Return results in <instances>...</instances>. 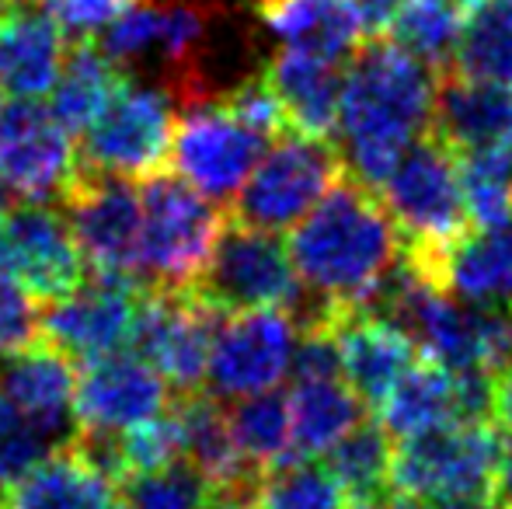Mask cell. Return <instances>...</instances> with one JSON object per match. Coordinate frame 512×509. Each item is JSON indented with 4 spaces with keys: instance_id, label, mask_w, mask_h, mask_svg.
I'll list each match as a JSON object with an SVG mask.
<instances>
[{
    "instance_id": "cell-36",
    "label": "cell",
    "mask_w": 512,
    "mask_h": 509,
    "mask_svg": "<svg viewBox=\"0 0 512 509\" xmlns=\"http://www.w3.org/2000/svg\"><path fill=\"white\" fill-rule=\"evenodd\" d=\"M122 447H126L129 478L133 475H154L171 464L185 461V440H182V422H178L175 405H168L161 415L140 422V426L122 433Z\"/></svg>"
},
{
    "instance_id": "cell-34",
    "label": "cell",
    "mask_w": 512,
    "mask_h": 509,
    "mask_svg": "<svg viewBox=\"0 0 512 509\" xmlns=\"http://www.w3.org/2000/svg\"><path fill=\"white\" fill-rule=\"evenodd\" d=\"M471 227H495L512 217V168L506 147H485L457 154Z\"/></svg>"
},
{
    "instance_id": "cell-48",
    "label": "cell",
    "mask_w": 512,
    "mask_h": 509,
    "mask_svg": "<svg viewBox=\"0 0 512 509\" xmlns=\"http://www.w3.org/2000/svg\"><path fill=\"white\" fill-rule=\"evenodd\" d=\"M502 147H506V157H509V168H512V133L506 136V143H502Z\"/></svg>"
},
{
    "instance_id": "cell-19",
    "label": "cell",
    "mask_w": 512,
    "mask_h": 509,
    "mask_svg": "<svg viewBox=\"0 0 512 509\" xmlns=\"http://www.w3.org/2000/svg\"><path fill=\"white\" fill-rule=\"evenodd\" d=\"M262 77L276 91L293 133L317 136V140H335L338 112H342V88H345L342 63L286 46L265 63Z\"/></svg>"
},
{
    "instance_id": "cell-31",
    "label": "cell",
    "mask_w": 512,
    "mask_h": 509,
    "mask_svg": "<svg viewBox=\"0 0 512 509\" xmlns=\"http://www.w3.org/2000/svg\"><path fill=\"white\" fill-rule=\"evenodd\" d=\"M464 11V0H405L387 39L398 42L405 53H411L439 77L453 67Z\"/></svg>"
},
{
    "instance_id": "cell-4",
    "label": "cell",
    "mask_w": 512,
    "mask_h": 509,
    "mask_svg": "<svg viewBox=\"0 0 512 509\" xmlns=\"http://www.w3.org/2000/svg\"><path fill=\"white\" fill-rule=\"evenodd\" d=\"M140 286H192L203 276L227 217L175 171L143 178Z\"/></svg>"
},
{
    "instance_id": "cell-20",
    "label": "cell",
    "mask_w": 512,
    "mask_h": 509,
    "mask_svg": "<svg viewBox=\"0 0 512 509\" xmlns=\"http://www.w3.org/2000/svg\"><path fill=\"white\" fill-rule=\"evenodd\" d=\"M429 129L453 154L502 147L512 133V84L474 81L446 70L436 77Z\"/></svg>"
},
{
    "instance_id": "cell-3",
    "label": "cell",
    "mask_w": 512,
    "mask_h": 509,
    "mask_svg": "<svg viewBox=\"0 0 512 509\" xmlns=\"http://www.w3.org/2000/svg\"><path fill=\"white\" fill-rule=\"evenodd\" d=\"M380 199L398 224L401 252L425 279L439 258L471 231L460 189V161L432 129L405 150L380 189Z\"/></svg>"
},
{
    "instance_id": "cell-40",
    "label": "cell",
    "mask_w": 512,
    "mask_h": 509,
    "mask_svg": "<svg viewBox=\"0 0 512 509\" xmlns=\"http://www.w3.org/2000/svg\"><path fill=\"white\" fill-rule=\"evenodd\" d=\"M35 4L63 28L70 42H84L102 35L126 11L129 0H35Z\"/></svg>"
},
{
    "instance_id": "cell-29",
    "label": "cell",
    "mask_w": 512,
    "mask_h": 509,
    "mask_svg": "<svg viewBox=\"0 0 512 509\" xmlns=\"http://www.w3.org/2000/svg\"><path fill=\"white\" fill-rule=\"evenodd\" d=\"M293 457H321L363 422V401L342 377L293 381Z\"/></svg>"
},
{
    "instance_id": "cell-47",
    "label": "cell",
    "mask_w": 512,
    "mask_h": 509,
    "mask_svg": "<svg viewBox=\"0 0 512 509\" xmlns=\"http://www.w3.org/2000/svg\"><path fill=\"white\" fill-rule=\"evenodd\" d=\"M439 509H502L488 499H453V503H439Z\"/></svg>"
},
{
    "instance_id": "cell-53",
    "label": "cell",
    "mask_w": 512,
    "mask_h": 509,
    "mask_svg": "<svg viewBox=\"0 0 512 509\" xmlns=\"http://www.w3.org/2000/svg\"><path fill=\"white\" fill-rule=\"evenodd\" d=\"M464 4H471V0H464Z\"/></svg>"
},
{
    "instance_id": "cell-11",
    "label": "cell",
    "mask_w": 512,
    "mask_h": 509,
    "mask_svg": "<svg viewBox=\"0 0 512 509\" xmlns=\"http://www.w3.org/2000/svg\"><path fill=\"white\" fill-rule=\"evenodd\" d=\"M91 276L140 283L143 199L129 178L84 171L60 199Z\"/></svg>"
},
{
    "instance_id": "cell-35",
    "label": "cell",
    "mask_w": 512,
    "mask_h": 509,
    "mask_svg": "<svg viewBox=\"0 0 512 509\" xmlns=\"http://www.w3.org/2000/svg\"><path fill=\"white\" fill-rule=\"evenodd\" d=\"M126 509H206L209 482L189 461H178L154 475H133L119 485Z\"/></svg>"
},
{
    "instance_id": "cell-5",
    "label": "cell",
    "mask_w": 512,
    "mask_h": 509,
    "mask_svg": "<svg viewBox=\"0 0 512 509\" xmlns=\"http://www.w3.org/2000/svg\"><path fill=\"white\" fill-rule=\"evenodd\" d=\"M342 178L345 161L335 140L283 133L269 143L251 178L234 196L230 217L258 231L279 234L300 224Z\"/></svg>"
},
{
    "instance_id": "cell-28",
    "label": "cell",
    "mask_w": 512,
    "mask_h": 509,
    "mask_svg": "<svg viewBox=\"0 0 512 509\" xmlns=\"http://www.w3.org/2000/svg\"><path fill=\"white\" fill-rule=\"evenodd\" d=\"M349 509H377L394 489V443L380 422H359L324 454Z\"/></svg>"
},
{
    "instance_id": "cell-49",
    "label": "cell",
    "mask_w": 512,
    "mask_h": 509,
    "mask_svg": "<svg viewBox=\"0 0 512 509\" xmlns=\"http://www.w3.org/2000/svg\"><path fill=\"white\" fill-rule=\"evenodd\" d=\"M4 213H7L4 210V192H0V220H4Z\"/></svg>"
},
{
    "instance_id": "cell-7",
    "label": "cell",
    "mask_w": 512,
    "mask_h": 509,
    "mask_svg": "<svg viewBox=\"0 0 512 509\" xmlns=\"http://www.w3.org/2000/svg\"><path fill=\"white\" fill-rule=\"evenodd\" d=\"M178 126V98L168 84L126 77L119 95L84 133L81 168L115 178H150L168 168Z\"/></svg>"
},
{
    "instance_id": "cell-26",
    "label": "cell",
    "mask_w": 512,
    "mask_h": 509,
    "mask_svg": "<svg viewBox=\"0 0 512 509\" xmlns=\"http://www.w3.org/2000/svg\"><path fill=\"white\" fill-rule=\"evenodd\" d=\"M122 81H126V70L98 42H70L60 81L49 91V98H53L49 112L60 119L67 133H88L112 105V98L119 95Z\"/></svg>"
},
{
    "instance_id": "cell-51",
    "label": "cell",
    "mask_w": 512,
    "mask_h": 509,
    "mask_svg": "<svg viewBox=\"0 0 512 509\" xmlns=\"http://www.w3.org/2000/svg\"><path fill=\"white\" fill-rule=\"evenodd\" d=\"M0 91H4V84H0ZM0 109H4V105H0Z\"/></svg>"
},
{
    "instance_id": "cell-41",
    "label": "cell",
    "mask_w": 512,
    "mask_h": 509,
    "mask_svg": "<svg viewBox=\"0 0 512 509\" xmlns=\"http://www.w3.org/2000/svg\"><path fill=\"white\" fill-rule=\"evenodd\" d=\"M401 4H405V0H356V11H359V21H363L366 39H380V35L391 32Z\"/></svg>"
},
{
    "instance_id": "cell-9",
    "label": "cell",
    "mask_w": 512,
    "mask_h": 509,
    "mask_svg": "<svg viewBox=\"0 0 512 509\" xmlns=\"http://www.w3.org/2000/svg\"><path fill=\"white\" fill-rule=\"evenodd\" d=\"M223 314L258 311V307H293L304 297L290 245L272 231H258L227 213L216 248L209 255L203 276L192 283Z\"/></svg>"
},
{
    "instance_id": "cell-2",
    "label": "cell",
    "mask_w": 512,
    "mask_h": 509,
    "mask_svg": "<svg viewBox=\"0 0 512 509\" xmlns=\"http://www.w3.org/2000/svg\"><path fill=\"white\" fill-rule=\"evenodd\" d=\"M290 255L304 293L321 300L338 321L359 314L401 255V234L380 192L345 175L300 220Z\"/></svg>"
},
{
    "instance_id": "cell-50",
    "label": "cell",
    "mask_w": 512,
    "mask_h": 509,
    "mask_svg": "<svg viewBox=\"0 0 512 509\" xmlns=\"http://www.w3.org/2000/svg\"><path fill=\"white\" fill-rule=\"evenodd\" d=\"M11 4H21V0H0V7H11Z\"/></svg>"
},
{
    "instance_id": "cell-44",
    "label": "cell",
    "mask_w": 512,
    "mask_h": 509,
    "mask_svg": "<svg viewBox=\"0 0 512 509\" xmlns=\"http://www.w3.org/2000/svg\"><path fill=\"white\" fill-rule=\"evenodd\" d=\"M206 509H251V496H237V492H213V489H209Z\"/></svg>"
},
{
    "instance_id": "cell-18",
    "label": "cell",
    "mask_w": 512,
    "mask_h": 509,
    "mask_svg": "<svg viewBox=\"0 0 512 509\" xmlns=\"http://www.w3.org/2000/svg\"><path fill=\"white\" fill-rule=\"evenodd\" d=\"M70 39L39 4L0 7V84L11 98L39 102L60 81Z\"/></svg>"
},
{
    "instance_id": "cell-42",
    "label": "cell",
    "mask_w": 512,
    "mask_h": 509,
    "mask_svg": "<svg viewBox=\"0 0 512 509\" xmlns=\"http://www.w3.org/2000/svg\"><path fill=\"white\" fill-rule=\"evenodd\" d=\"M495 422L512 433V360L495 374Z\"/></svg>"
},
{
    "instance_id": "cell-23",
    "label": "cell",
    "mask_w": 512,
    "mask_h": 509,
    "mask_svg": "<svg viewBox=\"0 0 512 509\" xmlns=\"http://www.w3.org/2000/svg\"><path fill=\"white\" fill-rule=\"evenodd\" d=\"M429 279L467 304L512 307V217L495 227H471Z\"/></svg>"
},
{
    "instance_id": "cell-33",
    "label": "cell",
    "mask_w": 512,
    "mask_h": 509,
    "mask_svg": "<svg viewBox=\"0 0 512 509\" xmlns=\"http://www.w3.org/2000/svg\"><path fill=\"white\" fill-rule=\"evenodd\" d=\"M251 509H349V503L324 461L286 457L258 475Z\"/></svg>"
},
{
    "instance_id": "cell-22",
    "label": "cell",
    "mask_w": 512,
    "mask_h": 509,
    "mask_svg": "<svg viewBox=\"0 0 512 509\" xmlns=\"http://www.w3.org/2000/svg\"><path fill=\"white\" fill-rule=\"evenodd\" d=\"M171 405H175L178 422H182L185 461L206 478L209 489L251 496L262 471L241 457L234 433H230V419L220 408V398L199 387V391L178 394Z\"/></svg>"
},
{
    "instance_id": "cell-17",
    "label": "cell",
    "mask_w": 512,
    "mask_h": 509,
    "mask_svg": "<svg viewBox=\"0 0 512 509\" xmlns=\"http://www.w3.org/2000/svg\"><path fill=\"white\" fill-rule=\"evenodd\" d=\"M74 391V360L49 342H35V346L0 360V394L35 429H42L53 447L70 443L77 433Z\"/></svg>"
},
{
    "instance_id": "cell-16",
    "label": "cell",
    "mask_w": 512,
    "mask_h": 509,
    "mask_svg": "<svg viewBox=\"0 0 512 509\" xmlns=\"http://www.w3.org/2000/svg\"><path fill=\"white\" fill-rule=\"evenodd\" d=\"M168 381L136 353H112L84 363L77 374V429H126L154 419L168 408Z\"/></svg>"
},
{
    "instance_id": "cell-37",
    "label": "cell",
    "mask_w": 512,
    "mask_h": 509,
    "mask_svg": "<svg viewBox=\"0 0 512 509\" xmlns=\"http://www.w3.org/2000/svg\"><path fill=\"white\" fill-rule=\"evenodd\" d=\"M223 102V109L234 112L241 123H248L251 129H258V133H265L272 140V136H283L290 123H286V112L283 105H279L276 91L265 84V77H244V81H237L230 91H223V95H216Z\"/></svg>"
},
{
    "instance_id": "cell-30",
    "label": "cell",
    "mask_w": 512,
    "mask_h": 509,
    "mask_svg": "<svg viewBox=\"0 0 512 509\" xmlns=\"http://www.w3.org/2000/svg\"><path fill=\"white\" fill-rule=\"evenodd\" d=\"M453 74L512 84V0H471L464 11Z\"/></svg>"
},
{
    "instance_id": "cell-27",
    "label": "cell",
    "mask_w": 512,
    "mask_h": 509,
    "mask_svg": "<svg viewBox=\"0 0 512 509\" xmlns=\"http://www.w3.org/2000/svg\"><path fill=\"white\" fill-rule=\"evenodd\" d=\"M377 415H380V426L391 436H398V440L425 433V429L446 426V422H460L457 374L436 360L415 363L391 387V394L377 405Z\"/></svg>"
},
{
    "instance_id": "cell-6",
    "label": "cell",
    "mask_w": 512,
    "mask_h": 509,
    "mask_svg": "<svg viewBox=\"0 0 512 509\" xmlns=\"http://www.w3.org/2000/svg\"><path fill=\"white\" fill-rule=\"evenodd\" d=\"M502 433L492 422H446L405 436L394 447V489L415 499H488L502 457Z\"/></svg>"
},
{
    "instance_id": "cell-14",
    "label": "cell",
    "mask_w": 512,
    "mask_h": 509,
    "mask_svg": "<svg viewBox=\"0 0 512 509\" xmlns=\"http://www.w3.org/2000/svg\"><path fill=\"white\" fill-rule=\"evenodd\" d=\"M0 262L35 300H53L74 293L88 279V262L77 245L70 220L46 203L11 206L0 220Z\"/></svg>"
},
{
    "instance_id": "cell-10",
    "label": "cell",
    "mask_w": 512,
    "mask_h": 509,
    "mask_svg": "<svg viewBox=\"0 0 512 509\" xmlns=\"http://www.w3.org/2000/svg\"><path fill=\"white\" fill-rule=\"evenodd\" d=\"M269 143L272 140L265 133L223 109L220 98H206L178 109L171 164L175 175H182L192 189L220 206L234 203Z\"/></svg>"
},
{
    "instance_id": "cell-46",
    "label": "cell",
    "mask_w": 512,
    "mask_h": 509,
    "mask_svg": "<svg viewBox=\"0 0 512 509\" xmlns=\"http://www.w3.org/2000/svg\"><path fill=\"white\" fill-rule=\"evenodd\" d=\"M377 509H432V506H425V499H415V496H394V499H384Z\"/></svg>"
},
{
    "instance_id": "cell-21",
    "label": "cell",
    "mask_w": 512,
    "mask_h": 509,
    "mask_svg": "<svg viewBox=\"0 0 512 509\" xmlns=\"http://www.w3.org/2000/svg\"><path fill=\"white\" fill-rule=\"evenodd\" d=\"M335 332L338 346H342L345 384L370 408H377L391 394V387L418 363V346L411 342V335L377 314H345Z\"/></svg>"
},
{
    "instance_id": "cell-15",
    "label": "cell",
    "mask_w": 512,
    "mask_h": 509,
    "mask_svg": "<svg viewBox=\"0 0 512 509\" xmlns=\"http://www.w3.org/2000/svg\"><path fill=\"white\" fill-rule=\"evenodd\" d=\"M140 297L143 286L133 279L88 276L74 293L46 304V311L39 314L42 342L81 363L122 353L133 335Z\"/></svg>"
},
{
    "instance_id": "cell-13",
    "label": "cell",
    "mask_w": 512,
    "mask_h": 509,
    "mask_svg": "<svg viewBox=\"0 0 512 509\" xmlns=\"http://www.w3.org/2000/svg\"><path fill=\"white\" fill-rule=\"evenodd\" d=\"M297 335V318L286 307L227 314L209 353L206 391L216 398H248L279 387L290 374Z\"/></svg>"
},
{
    "instance_id": "cell-45",
    "label": "cell",
    "mask_w": 512,
    "mask_h": 509,
    "mask_svg": "<svg viewBox=\"0 0 512 509\" xmlns=\"http://www.w3.org/2000/svg\"><path fill=\"white\" fill-rule=\"evenodd\" d=\"M18 419H21V412L11 405V401L4 398V394H0V443H4V436L11 433V426H14ZM0 499H4V496H0Z\"/></svg>"
},
{
    "instance_id": "cell-43",
    "label": "cell",
    "mask_w": 512,
    "mask_h": 509,
    "mask_svg": "<svg viewBox=\"0 0 512 509\" xmlns=\"http://www.w3.org/2000/svg\"><path fill=\"white\" fill-rule=\"evenodd\" d=\"M495 499L502 509H512V440L502 443V457H499V471H495Z\"/></svg>"
},
{
    "instance_id": "cell-24",
    "label": "cell",
    "mask_w": 512,
    "mask_h": 509,
    "mask_svg": "<svg viewBox=\"0 0 512 509\" xmlns=\"http://www.w3.org/2000/svg\"><path fill=\"white\" fill-rule=\"evenodd\" d=\"M258 18L283 46L335 63L352 60L366 42L356 0H262Z\"/></svg>"
},
{
    "instance_id": "cell-32",
    "label": "cell",
    "mask_w": 512,
    "mask_h": 509,
    "mask_svg": "<svg viewBox=\"0 0 512 509\" xmlns=\"http://www.w3.org/2000/svg\"><path fill=\"white\" fill-rule=\"evenodd\" d=\"M230 433L248 464L258 471L293 457V415H290V394L283 391H258L248 398H237L227 412Z\"/></svg>"
},
{
    "instance_id": "cell-39",
    "label": "cell",
    "mask_w": 512,
    "mask_h": 509,
    "mask_svg": "<svg viewBox=\"0 0 512 509\" xmlns=\"http://www.w3.org/2000/svg\"><path fill=\"white\" fill-rule=\"evenodd\" d=\"M290 374H293V381H335V377H345L342 346H338L335 325L300 328Z\"/></svg>"
},
{
    "instance_id": "cell-1",
    "label": "cell",
    "mask_w": 512,
    "mask_h": 509,
    "mask_svg": "<svg viewBox=\"0 0 512 509\" xmlns=\"http://www.w3.org/2000/svg\"><path fill=\"white\" fill-rule=\"evenodd\" d=\"M436 74L387 35L366 39L345 67L338 150L345 175L380 192L405 150L429 133Z\"/></svg>"
},
{
    "instance_id": "cell-8",
    "label": "cell",
    "mask_w": 512,
    "mask_h": 509,
    "mask_svg": "<svg viewBox=\"0 0 512 509\" xmlns=\"http://www.w3.org/2000/svg\"><path fill=\"white\" fill-rule=\"evenodd\" d=\"M227 314L192 286H147L136 307L129 349L178 394L206 384L209 353Z\"/></svg>"
},
{
    "instance_id": "cell-52",
    "label": "cell",
    "mask_w": 512,
    "mask_h": 509,
    "mask_svg": "<svg viewBox=\"0 0 512 509\" xmlns=\"http://www.w3.org/2000/svg\"><path fill=\"white\" fill-rule=\"evenodd\" d=\"M112 509H126V506H112Z\"/></svg>"
},
{
    "instance_id": "cell-38",
    "label": "cell",
    "mask_w": 512,
    "mask_h": 509,
    "mask_svg": "<svg viewBox=\"0 0 512 509\" xmlns=\"http://www.w3.org/2000/svg\"><path fill=\"white\" fill-rule=\"evenodd\" d=\"M39 314L35 311V297L11 279L7 272H0V360L21 349L35 346L42 339L39 332Z\"/></svg>"
},
{
    "instance_id": "cell-12",
    "label": "cell",
    "mask_w": 512,
    "mask_h": 509,
    "mask_svg": "<svg viewBox=\"0 0 512 509\" xmlns=\"http://www.w3.org/2000/svg\"><path fill=\"white\" fill-rule=\"evenodd\" d=\"M81 175V154L60 119L39 102L0 109V192L21 203L63 199Z\"/></svg>"
},
{
    "instance_id": "cell-25",
    "label": "cell",
    "mask_w": 512,
    "mask_h": 509,
    "mask_svg": "<svg viewBox=\"0 0 512 509\" xmlns=\"http://www.w3.org/2000/svg\"><path fill=\"white\" fill-rule=\"evenodd\" d=\"M115 485L70 443L56 447L4 492V509H112Z\"/></svg>"
}]
</instances>
